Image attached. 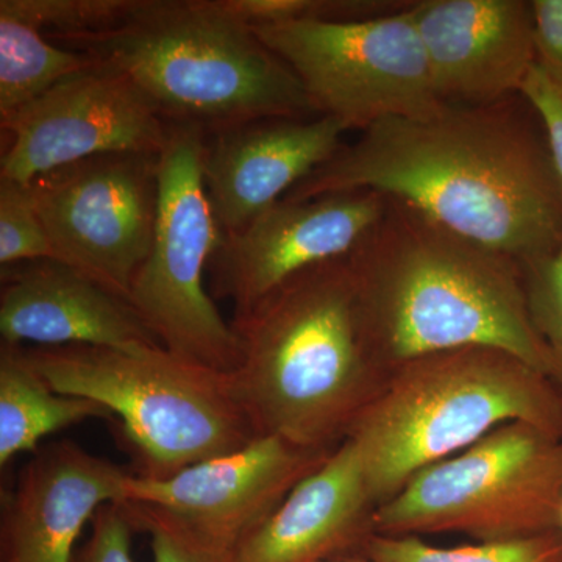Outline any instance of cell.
Returning <instances> with one entry per match:
<instances>
[{
    "instance_id": "6da1fadb",
    "label": "cell",
    "mask_w": 562,
    "mask_h": 562,
    "mask_svg": "<svg viewBox=\"0 0 562 562\" xmlns=\"http://www.w3.org/2000/svg\"><path fill=\"white\" fill-rule=\"evenodd\" d=\"M349 191L401 199L520 265L562 247V198L549 146L513 98L376 122L283 201Z\"/></svg>"
},
{
    "instance_id": "7a4b0ae2",
    "label": "cell",
    "mask_w": 562,
    "mask_h": 562,
    "mask_svg": "<svg viewBox=\"0 0 562 562\" xmlns=\"http://www.w3.org/2000/svg\"><path fill=\"white\" fill-rule=\"evenodd\" d=\"M366 327L390 371L405 362L494 347L550 376L522 265L458 235L401 199L349 257Z\"/></svg>"
},
{
    "instance_id": "3957f363",
    "label": "cell",
    "mask_w": 562,
    "mask_h": 562,
    "mask_svg": "<svg viewBox=\"0 0 562 562\" xmlns=\"http://www.w3.org/2000/svg\"><path fill=\"white\" fill-rule=\"evenodd\" d=\"M233 382L260 436L335 450L382 391L376 353L349 257L292 277L235 316Z\"/></svg>"
},
{
    "instance_id": "277c9868",
    "label": "cell",
    "mask_w": 562,
    "mask_h": 562,
    "mask_svg": "<svg viewBox=\"0 0 562 562\" xmlns=\"http://www.w3.org/2000/svg\"><path fill=\"white\" fill-rule=\"evenodd\" d=\"M44 35L121 70L168 125L211 136L314 113L290 66L221 0H135L114 27Z\"/></svg>"
},
{
    "instance_id": "5b68a950",
    "label": "cell",
    "mask_w": 562,
    "mask_h": 562,
    "mask_svg": "<svg viewBox=\"0 0 562 562\" xmlns=\"http://www.w3.org/2000/svg\"><path fill=\"white\" fill-rule=\"evenodd\" d=\"M524 422L562 439V405L546 373L494 347L425 355L392 369L351 428L376 505L416 473Z\"/></svg>"
},
{
    "instance_id": "8992f818",
    "label": "cell",
    "mask_w": 562,
    "mask_h": 562,
    "mask_svg": "<svg viewBox=\"0 0 562 562\" xmlns=\"http://www.w3.org/2000/svg\"><path fill=\"white\" fill-rule=\"evenodd\" d=\"M22 351L52 390L95 402L121 420L138 454V475L147 479H168L260 436L232 373L165 347L22 346Z\"/></svg>"
},
{
    "instance_id": "52a82bcc",
    "label": "cell",
    "mask_w": 562,
    "mask_h": 562,
    "mask_svg": "<svg viewBox=\"0 0 562 562\" xmlns=\"http://www.w3.org/2000/svg\"><path fill=\"white\" fill-rule=\"evenodd\" d=\"M562 439L524 422L424 469L382 503V536L464 532L482 542L560 530Z\"/></svg>"
},
{
    "instance_id": "ba28073f",
    "label": "cell",
    "mask_w": 562,
    "mask_h": 562,
    "mask_svg": "<svg viewBox=\"0 0 562 562\" xmlns=\"http://www.w3.org/2000/svg\"><path fill=\"white\" fill-rule=\"evenodd\" d=\"M206 138L199 128L168 125L158 157L154 243L128 302L166 350L232 373L238 364V336L205 286L206 269L224 238L203 183Z\"/></svg>"
},
{
    "instance_id": "9c48e42d",
    "label": "cell",
    "mask_w": 562,
    "mask_h": 562,
    "mask_svg": "<svg viewBox=\"0 0 562 562\" xmlns=\"http://www.w3.org/2000/svg\"><path fill=\"white\" fill-rule=\"evenodd\" d=\"M301 81L314 113L362 132L446 105L408 7L361 20H294L251 27Z\"/></svg>"
},
{
    "instance_id": "30bf717a",
    "label": "cell",
    "mask_w": 562,
    "mask_h": 562,
    "mask_svg": "<svg viewBox=\"0 0 562 562\" xmlns=\"http://www.w3.org/2000/svg\"><path fill=\"white\" fill-rule=\"evenodd\" d=\"M160 154H105L32 181L54 260L127 299L157 224Z\"/></svg>"
},
{
    "instance_id": "8fae6325",
    "label": "cell",
    "mask_w": 562,
    "mask_h": 562,
    "mask_svg": "<svg viewBox=\"0 0 562 562\" xmlns=\"http://www.w3.org/2000/svg\"><path fill=\"white\" fill-rule=\"evenodd\" d=\"M331 453L258 436L243 449L168 479L131 473L124 503L157 517L201 549L231 554Z\"/></svg>"
},
{
    "instance_id": "7c38bea8",
    "label": "cell",
    "mask_w": 562,
    "mask_h": 562,
    "mask_svg": "<svg viewBox=\"0 0 562 562\" xmlns=\"http://www.w3.org/2000/svg\"><path fill=\"white\" fill-rule=\"evenodd\" d=\"M0 124L10 135L0 179L20 183L98 155H158L168 139V124L138 88L95 60Z\"/></svg>"
},
{
    "instance_id": "4fadbf2b",
    "label": "cell",
    "mask_w": 562,
    "mask_h": 562,
    "mask_svg": "<svg viewBox=\"0 0 562 562\" xmlns=\"http://www.w3.org/2000/svg\"><path fill=\"white\" fill-rule=\"evenodd\" d=\"M386 206L387 195L375 191L276 203L222 238L210 262L214 297L232 301L235 316L249 312L297 273L350 257Z\"/></svg>"
},
{
    "instance_id": "5bb4252c",
    "label": "cell",
    "mask_w": 562,
    "mask_h": 562,
    "mask_svg": "<svg viewBox=\"0 0 562 562\" xmlns=\"http://www.w3.org/2000/svg\"><path fill=\"white\" fill-rule=\"evenodd\" d=\"M436 90L447 103L483 105L520 94L536 65L530 2H409Z\"/></svg>"
},
{
    "instance_id": "9a60e30c",
    "label": "cell",
    "mask_w": 562,
    "mask_h": 562,
    "mask_svg": "<svg viewBox=\"0 0 562 562\" xmlns=\"http://www.w3.org/2000/svg\"><path fill=\"white\" fill-rule=\"evenodd\" d=\"M328 116L273 117L206 138L203 183L222 233L243 231L341 149Z\"/></svg>"
},
{
    "instance_id": "2e32d148",
    "label": "cell",
    "mask_w": 562,
    "mask_h": 562,
    "mask_svg": "<svg viewBox=\"0 0 562 562\" xmlns=\"http://www.w3.org/2000/svg\"><path fill=\"white\" fill-rule=\"evenodd\" d=\"M128 476L70 441L36 450L3 498L0 562H72L85 525L124 502Z\"/></svg>"
},
{
    "instance_id": "e0dca14e",
    "label": "cell",
    "mask_w": 562,
    "mask_h": 562,
    "mask_svg": "<svg viewBox=\"0 0 562 562\" xmlns=\"http://www.w3.org/2000/svg\"><path fill=\"white\" fill-rule=\"evenodd\" d=\"M0 336L2 344L21 347L161 346L127 299L57 260L2 269Z\"/></svg>"
},
{
    "instance_id": "ac0fdd59",
    "label": "cell",
    "mask_w": 562,
    "mask_h": 562,
    "mask_svg": "<svg viewBox=\"0 0 562 562\" xmlns=\"http://www.w3.org/2000/svg\"><path fill=\"white\" fill-rule=\"evenodd\" d=\"M376 505L355 443L344 441L231 553V562H325L361 557Z\"/></svg>"
},
{
    "instance_id": "d6986e66",
    "label": "cell",
    "mask_w": 562,
    "mask_h": 562,
    "mask_svg": "<svg viewBox=\"0 0 562 562\" xmlns=\"http://www.w3.org/2000/svg\"><path fill=\"white\" fill-rule=\"evenodd\" d=\"M88 398L52 390L25 360L21 346L0 349V465L38 450L41 439L87 419H111Z\"/></svg>"
},
{
    "instance_id": "ffe728a7",
    "label": "cell",
    "mask_w": 562,
    "mask_h": 562,
    "mask_svg": "<svg viewBox=\"0 0 562 562\" xmlns=\"http://www.w3.org/2000/svg\"><path fill=\"white\" fill-rule=\"evenodd\" d=\"M92 61L81 52L52 43L31 22L0 10V117L10 116Z\"/></svg>"
},
{
    "instance_id": "44dd1931",
    "label": "cell",
    "mask_w": 562,
    "mask_h": 562,
    "mask_svg": "<svg viewBox=\"0 0 562 562\" xmlns=\"http://www.w3.org/2000/svg\"><path fill=\"white\" fill-rule=\"evenodd\" d=\"M362 558L371 562H562V531L438 549L416 536L373 535Z\"/></svg>"
},
{
    "instance_id": "7402d4cb",
    "label": "cell",
    "mask_w": 562,
    "mask_h": 562,
    "mask_svg": "<svg viewBox=\"0 0 562 562\" xmlns=\"http://www.w3.org/2000/svg\"><path fill=\"white\" fill-rule=\"evenodd\" d=\"M54 260L32 183L0 179V265Z\"/></svg>"
},
{
    "instance_id": "603a6c76",
    "label": "cell",
    "mask_w": 562,
    "mask_h": 562,
    "mask_svg": "<svg viewBox=\"0 0 562 562\" xmlns=\"http://www.w3.org/2000/svg\"><path fill=\"white\" fill-rule=\"evenodd\" d=\"M135 0H0V10L44 33L101 32L120 24Z\"/></svg>"
},
{
    "instance_id": "cb8c5ba5",
    "label": "cell",
    "mask_w": 562,
    "mask_h": 562,
    "mask_svg": "<svg viewBox=\"0 0 562 562\" xmlns=\"http://www.w3.org/2000/svg\"><path fill=\"white\" fill-rule=\"evenodd\" d=\"M532 324L552 358V380L562 405V247L522 265Z\"/></svg>"
},
{
    "instance_id": "d4e9b609",
    "label": "cell",
    "mask_w": 562,
    "mask_h": 562,
    "mask_svg": "<svg viewBox=\"0 0 562 562\" xmlns=\"http://www.w3.org/2000/svg\"><path fill=\"white\" fill-rule=\"evenodd\" d=\"M91 522L90 536L72 562H135L132 538L136 528L124 503L102 506Z\"/></svg>"
},
{
    "instance_id": "484cf974",
    "label": "cell",
    "mask_w": 562,
    "mask_h": 562,
    "mask_svg": "<svg viewBox=\"0 0 562 562\" xmlns=\"http://www.w3.org/2000/svg\"><path fill=\"white\" fill-rule=\"evenodd\" d=\"M520 95L541 121L562 198V94L543 70L535 65L525 80Z\"/></svg>"
},
{
    "instance_id": "4316f807",
    "label": "cell",
    "mask_w": 562,
    "mask_h": 562,
    "mask_svg": "<svg viewBox=\"0 0 562 562\" xmlns=\"http://www.w3.org/2000/svg\"><path fill=\"white\" fill-rule=\"evenodd\" d=\"M124 506L136 531L149 535L154 562H231V558H228L231 554L201 549L157 517L150 516L128 503H124Z\"/></svg>"
},
{
    "instance_id": "83f0119b",
    "label": "cell",
    "mask_w": 562,
    "mask_h": 562,
    "mask_svg": "<svg viewBox=\"0 0 562 562\" xmlns=\"http://www.w3.org/2000/svg\"><path fill=\"white\" fill-rule=\"evenodd\" d=\"M536 65L562 94V0H532Z\"/></svg>"
},
{
    "instance_id": "f1b7e54d",
    "label": "cell",
    "mask_w": 562,
    "mask_h": 562,
    "mask_svg": "<svg viewBox=\"0 0 562 562\" xmlns=\"http://www.w3.org/2000/svg\"><path fill=\"white\" fill-rule=\"evenodd\" d=\"M325 562H371L366 560V558L362 557H349V558H339V560H331V561H325Z\"/></svg>"
},
{
    "instance_id": "f546056e",
    "label": "cell",
    "mask_w": 562,
    "mask_h": 562,
    "mask_svg": "<svg viewBox=\"0 0 562 562\" xmlns=\"http://www.w3.org/2000/svg\"><path fill=\"white\" fill-rule=\"evenodd\" d=\"M560 530L562 531V509H561V522H560Z\"/></svg>"
}]
</instances>
